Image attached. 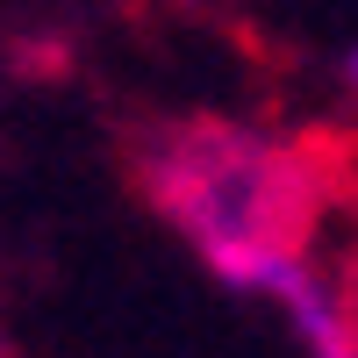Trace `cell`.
Wrapping results in <instances>:
<instances>
[{"instance_id": "2", "label": "cell", "mask_w": 358, "mask_h": 358, "mask_svg": "<svg viewBox=\"0 0 358 358\" xmlns=\"http://www.w3.org/2000/svg\"><path fill=\"white\" fill-rule=\"evenodd\" d=\"M351 86H358V57H351Z\"/></svg>"}, {"instance_id": "1", "label": "cell", "mask_w": 358, "mask_h": 358, "mask_svg": "<svg viewBox=\"0 0 358 358\" xmlns=\"http://www.w3.org/2000/svg\"><path fill=\"white\" fill-rule=\"evenodd\" d=\"M129 179L229 287L301 273L322 215L351 194L337 136H265L222 115H165L129 143Z\"/></svg>"}]
</instances>
